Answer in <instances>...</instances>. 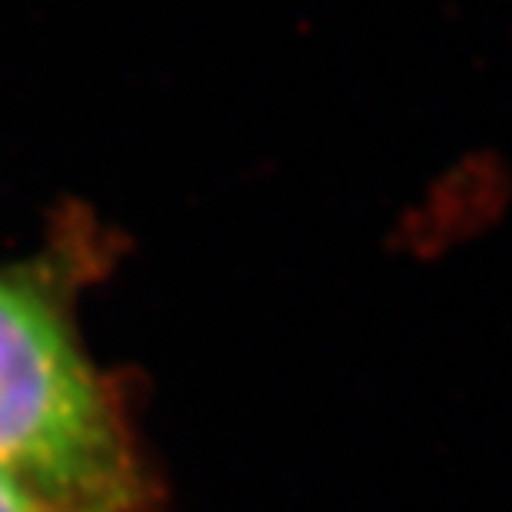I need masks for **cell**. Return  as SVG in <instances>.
<instances>
[{
    "label": "cell",
    "mask_w": 512,
    "mask_h": 512,
    "mask_svg": "<svg viewBox=\"0 0 512 512\" xmlns=\"http://www.w3.org/2000/svg\"><path fill=\"white\" fill-rule=\"evenodd\" d=\"M110 263L87 210L0 263V476L57 512H157L127 396L84 350L77 300Z\"/></svg>",
    "instance_id": "1"
},
{
    "label": "cell",
    "mask_w": 512,
    "mask_h": 512,
    "mask_svg": "<svg viewBox=\"0 0 512 512\" xmlns=\"http://www.w3.org/2000/svg\"><path fill=\"white\" fill-rule=\"evenodd\" d=\"M0 512H57V509L40 503L24 486H17L14 479L0 476Z\"/></svg>",
    "instance_id": "2"
}]
</instances>
